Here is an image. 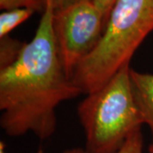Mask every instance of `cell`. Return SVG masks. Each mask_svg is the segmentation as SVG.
<instances>
[{
  "label": "cell",
  "instance_id": "1",
  "mask_svg": "<svg viewBox=\"0 0 153 153\" xmlns=\"http://www.w3.org/2000/svg\"><path fill=\"white\" fill-rule=\"evenodd\" d=\"M46 5L33 39L15 63L0 70V126L7 135L29 132L40 140L56 129L55 110L81 91L67 76L55 43L54 8Z\"/></svg>",
  "mask_w": 153,
  "mask_h": 153
},
{
  "label": "cell",
  "instance_id": "2",
  "mask_svg": "<svg viewBox=\"0 0 153 153\" xmlns=\"http://www.w3.org/2000/svg\"><path fill=\"white\" fill-rule=\"evenodd\" d=\"M153 32V0H117L100 43L71 77L82 94L100 88L130 60Z\"/></svg>",
  "mask_w": 153,
  "mask_h": 153
},
{
  "label": "cell",
  "instance_id": "3",
  "mask_svg": "<svg viewBox=\"0 0 153 153\" xmlns=\"http://www.w3.org/2000/svg\"><path fill=\"white\" fill-rule=\"evenodd\" d=\"M130 66H123L77 106L85 134L84 153H116L144 125L133 97Z\"/></svg>",
  "mask_w": 153,
  "mask_h": 153
},
{
  "label": "cell",
  "instance_id": "4",
  "mask_svg": "<svg viewBox=\"0 0 153 153\" xmlns=\"http://www.w3.org/2000/svg\"><path fill=\"white\" fill-rule=\"evenodd\" d=\"M105 21L92 0H84L54 12L55 43L67 76L100 43Z\"/></svg>",
  "mask_w": 153,
  "mask_h": 153
},
{
  "label": "cell",
  "instance_id": "5",
  "mask_svg": "<svg viewBox=\"0 0 153 153\" xmlns=\"http://www.w3.org/2000/svg\"><path fill=\"white\" fill-rule=\"evenodd\" d=\"M130 84L138 111L151 131L153 143V74L130 68Z\"/></svg>",
  "mask_w": 153,
  "mask_h": 153
},
{
  "label": "cell",
  "instance_id": "6",
  "mask_svg": "<svg viewBox=\"0 0 153 153\" xmlns=\"http://www.w3.org/2000/svg\"><path fill=\"white\" fill-rule=\"evenodd\" d=\"M34 12L26 8L4 10L0 14V38L9 36L14 29L32 16Z\"/></svg>",
  "mask_w": 153,
  "mask_h": 153
},
{
  "label": "cell",
  "instance_id": "7",
  "mask_svg": "<svg viewBox=\"0 0 153 153\" xmlns=\"http://www.w3.org/2000/svg\"><path fill=\"white\" fill-rule=\"evenodd\" d=\"M26 43L6 36L0 38V70L15 63L22 53Z\"/></svg>",
  "mask_w": 153,
  "mask_h": 153
},
{
  "label": "cell",
  "instance_id": "8",
  "mask_svg": "<svg viewBox=\"0 0 153 153\" xmlns=\"http://www.w3.org/2000/svg\"><path fill=\"white\" fill-rule=\"evenodd\" d=\"M61 153H84L82 148H72ZM116 153H143V135L141 128L132 133L123 146Z\"/></svg>",
  "mask_w": 153,
  "mask_h": 153
},
{
  "label": "cell",
  "instance_id": "9",
  "mask_svg": "<svg viewBox=\"0 0 153 153\" xmlns=\"http://www.w3.org/2000/svg\"><path fill=\"white\" fill-rule=\"evenodd\" d=\"M46 5L45 0H0V9L4 10H10L13 9L26 8L31 9L35 12H44Z\"/></svg>",
  "mask_w": 153,
  "mask_h": 153
},
{
  "label": "cell",
  "instance_id": "10",
  "mask_svg": "<svg viewBox=\"0 0 153 153\" xmlns=\"http://www.w3.org/2000/svg\"><path fill=\"white\" fill-rule=\"evenodd\" d=\"M93 2L94 5L96 6V8L100 12V14L102 15V16L104 17L106 23L111 14V11L116 4L117 0H93Z\"/></svg>",
  "mask_w": 153,
  "mask_h": 153
},
{
  "label": "cell",
  "instance_id": "11",
  "mask_svg": "<svg viewBox=\"0 0 153 153\" xmlns=\"http://www.w3.org/2000/svg\"><path fill=\"white\" fill-rule=\"evenodd\" d=\"M81 1H84V0H49L55 11L64 9L66 7H68L73 4H76Z\"/></svg>",
  "mask_w": 153,
  "mask_h": 153
},
{
  "label": "cell",
  "instance_id": "12",
  "mask_svg": "<svg viewBox=\"0 0 153 153\" xmlns=\"http://www.w3.org/2000/svg\"><path fill=\"white\" fill-rule=\"evenodd\" d=\"M6 146H5V143L3 142V141H1L0 142V153H6ZM38 153H43V152L40 150Z\"/></svg>",
  "mask_w": 153,
  "mask_h": 153
},
{
  "label": "cell",
  "instance_id": "13",
  "mask_svg": "<svg viewBox=\"0 0 153 153\" xmlns=\"http://www.w3.org/2000/svg\"><path fill=\"white\" fill-rule=\"evenodd\" d=\"M148 153H153V143H152L148 148Z\"/></svg>",
  "mask_w": 153,
  "mask_h": 153
}]
</instances>
